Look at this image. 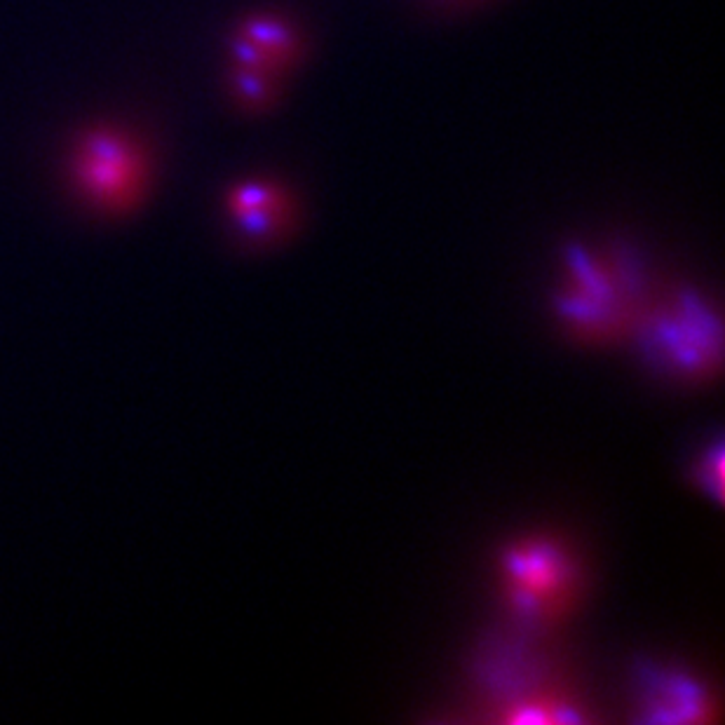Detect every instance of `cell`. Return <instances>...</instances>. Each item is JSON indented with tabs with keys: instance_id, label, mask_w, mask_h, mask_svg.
<instances>
[{
	"instance_id": "6da1fadb",
	"label": "cell",
	"mask_w": 725,
	"mask_h": 725,
	"mask_svg": "<svg viewBox=\"0 0 725 725\" xmlns=\"http://www.w3.org/2000/svg\"><path fill=\"white\" fill-rule=\"evenodd\" d=\"M646 275L615 249L573 247L566 254L554 310L561 327L589 343L632 336L650 301Z\"/></svg>"
},
{
	"instance_id": "7a4b0ae2",
	"label": "cell",
	"mask_w": 725,
	"mask_h": 725,
	"mask_svg": "<svg viewBox=\"0 0 725 725\" xmlns=\"http://www.w3.org/2000/svg\"><path fill=\"white\" fill-rule=\"evenodd\" d=\"M500 589L507 613L528 632L559 625L580 594V564L554 535H524L500 554Z\"/></svg>"
},
{
	"instance_id": "3957f363",
	"label": "cell",
	"mask_w": 725,
	"mask_h": 725,
	"mask_svg": "<svg viewBox=\"0 0 725 725\" xmlns=\"http://www.w3.org/2000/svg\"><path fill=\"white\" fill-rule=\"evenodd\" d=\"M632 336L655 369L676 378L704 381L721 369V322L693 291L650 296Z\"/></svg>"
},
{
	"instance_id": "277c9868",
	"label": "cell",
	"mask_w": 725,
	"mask_h": 725,
	"mask_svg": "<svg viewBox=\"0 0 725 725\" xmlns=\"http://www.w3.org/2000/svg\"><path fill=\"white\" fill-rule=\"evenodd\" d=\"M306 40L294 19L280 12H256L233 33V90L240 106L261 111L273 106L291 73L301 66Z\"/></svg>"
},
{
	"instance_id": "5b68a950",
	"label": "cell",
	"mask_w": 725,
	"mask_h": 725,
	"mask_svg": "<svg viewBox=\"0 0 725 725\" xmlns=\"http://www.w3.org/2000/svg\"><path fill=\"white\" fill-rule=\"evenodd\" d=\"M73 179L101 209H125L144 193L148 167L141 148L115 130L90 132L73 153Z\"/></svg>"
},
{
	"instance_id": "8992f818",
	"label": "cell",
	"mask_w": 725,
	"mask_h": 725,
	"mask_svg": "<svg viewBox=\"0 0 725 725\" xmlns=\"http://www.w3.org/2000/svg\"><path fill=\"white\" fill-rule=\"evenodd\" d=\"M228 219L237 233L252 242H277L294 230L298 200L287 186L275 179L237 181L226 195Z\"/></svg>"
},
{
	"instance_id": "52a82bcc",
	"label": "cell",
	"mask_w": 725,
	"mask_h": 725,
	"mask_svg": "<svg viewBox=\"0 0 725 725\" xmlns=\"http://www.w3.org/2000/svg\"><path fill=\"white\" fill-rule=\"evenodd\" d=\"M639 693L646 721L700 723L709 721V709L714 707L702 683L662 667H648L643 672Z\"/></svg>"
},
{
	"instance_id": "ba28073f",
	"label": "cell",
	"mask_w": 725,
	"mask_h": 725,
	"mask_svg": "<svg viewBox=\"0 0 725 725\" xmlns=\"http://www.w3.org/2000/svg\"><path fill=\"white\" fill-rule=\"evenodd\" d=\"M695 481L707 491V496L721 500L723 496V446L721 439L709 446L700 458L695 460Z\"/></svg>"
}]
</instances>
